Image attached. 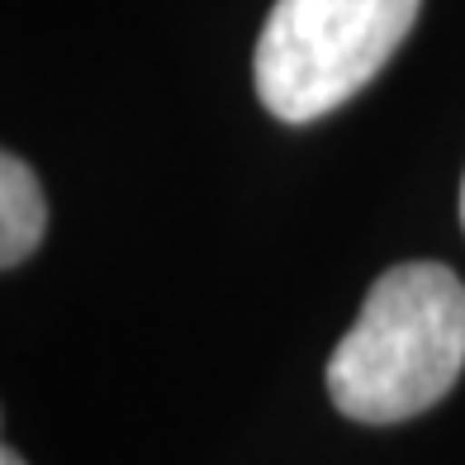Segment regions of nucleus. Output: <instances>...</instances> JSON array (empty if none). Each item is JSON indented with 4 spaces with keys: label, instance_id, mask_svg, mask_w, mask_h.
I'll return each mask as SVG.
<instances>
[{
    "label": "nucleus",
    "instance_id": "obj_1",
    "mask_svg": "<svg viewBox=\"0 0 465 465\" xmlns=\"http://www.w3.org/2000/svg\"><path fill=\"white\" fill-rule=\"evenodd\" d=\"M465 371V285L451 266L404 262L385 271L351 332L328 361L332 404L356 422L418 418L441 404Z\"/></svg>",
    "mask_w": 465,
    "mask_h": 465
},
{
    "label": "nucleus",
    "instance_id": "obj_2",
    "mask_svg": "<svg viewBox=\"0 0 465 465\" xmlns=\"http://www.w3.org/2000/svg\"><path fill=\"white\" fill-rule=\"evenodd\" d=\"M422 0H276L252 76L281 124H313L366 91L409 38Z\"/></svg>",
    "mask_w": 465,
    "mask_h": 465
},
{
    "label": "nucleus",
    "instance_id": "obj_3",
    "mask_svg": "<svg viewBox=\"0 0 465 465\" xmlns=\"http://www.w3.org/2000/svg\"><path fill=\"white\" fill-rule=\"evenodd\" d=\"M44 228H48L44 185L29 172V162L5 153L0 157V266L15 271L25 257H34V247L44 242Z\"/></svg>",
    "mask_w": 465,
    "mask_h": 465
},
{
    "label": "nucleus",
    "instance_id": "obj_4",
    "mask_svg": "<svg viewBox=\"0 0 465 465\" xmlns=\"http://www.w3.org/2000/svg\"><path fill=\"white\" fill-rule=\"evenodd\" d=\"M0 465H25V456H19L15 447H5V451H0Z\"/></svg>",
    "mask_w": 465,
    "mask_h": 465
},
{
    "label": "nucleus",
    "instance_id": "obj_5",
    "mask_svg": "<svg viewBox=\"0 0 465 465\" xmlns=\"http://www.w3.org/2000/svg\"><path fill=\"white\" fill-rule=\"evenodd\" d=\"M460 223H465V181H460Z\"/></svg>",
    "mask_w": 465,
    "mask_h": 465
}]
</instances>
